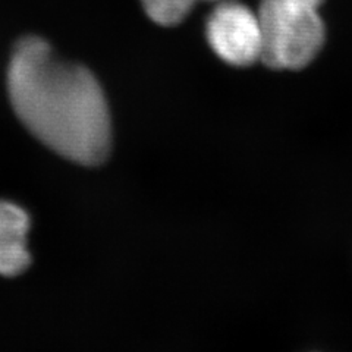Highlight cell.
<instances>
[{
	"mask_svg": "<svg viewBox=\"0 0 352 352\" xmlns=\"http://www.w3.org/2000/svg\"><path fill=\"white\" fill-rule=\"evenodd\" d=\"M8 91L21 122L59 156L87 166L107 159L112 124L90 71L58 60L44 40L25 37L10 59Z\"/></svg>",
	"mask_w": 352,
	"mask_h": 352,
	"instance_id": "6da1fadb",
	"label": "cell"
},
{
	"mask_svg": "<svg viewBox=\"0 0 352 352\" xmlns=\"http://www.w3.org/2000/svg\"><path fill=\"white\" fill-rule=\"evenodd\" d=\"M323 0H261L260 60L273 69L298 71L322 50L326 30L318 8Z\"/></svg>",
	"mask_w": 352,
	"mask_h": 352,
	"instance_id": "7a4b0ae2",
	"label": "cell"
},
{
	"mask_svg": "<svg viewBox=\"0 0 352 352\" xmlns=\"http://www.w3.org/2000/svg\"><path fill=\"white\" fill-rule=\"evenodd\" d=\"M207 40L217 56L234 66H248L261 58L258 15L235 0L216 6L207 19Z\"/></svg>",
	"mask_w": 352,
	"mask_h": 352,
	"instance_id": "3957f363",
	"label": "cell"
},
{
	"mask_svg": "<svg viewBox=\"0 0 352 352\" xmlns=\"http://www.w3.org/2000/svg\"><path fill=\"white\" fill-rule=\"evenodd\" d=\"M30 216L21 206L0 200V274L6 278L25 272L31 264L27 250Z\"/></svg>",
	"mask_w": 352,
	"mask_h": 352,
	"instance_id": "277c9868",
	"label": "cell"
},
{
	"mask_svg": "<svg viewBox=\"0 0 352 352\" xmlns=\"http://www.w3.org/2000/svg\"><path fill=\"white\" fill-rule=\"evenodd\" d=\"M147 15L160 25H176L200 0H141Z\"/></svg>",
	"mask_w": 352,
	"mask_h": 352,
	"instance_id": "5b68a950",
	"label": "cell"
}]
</instances>
